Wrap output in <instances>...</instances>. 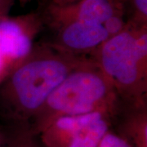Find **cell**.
Wrapping results in <instances>:
<instances>
[{
  "label": "cell",
  "mask_w": 147,
  "mask_h": 147,
  "mask_svg": "<svg viewBox=\"0 0 147 147\" xmlns=\"http://www.w3.org/2000/svg\"><path fill=\"white\" fill-rule=\"evenodd\" d=\"M88 57L67 53L50 42H38L0 84V110L12 125H30L54 89Z\"/></svg>",
  "instance_id": "1"
},
{
  "label": "cell",
  "mask_w": 147,
  "mask_h": 147,
  "mask_svg": "<svg viewBox=\"0 0 147 147\" xmlns=\"http://www.w3.org/2000/svg\"><path fill=\"white\" fill-rule=\"evenodd\" d=\"M121 105L115 88L89 57L54 89L30 127L36 132L60 116L92 112H105L115 118Z\"/></svg>",
  "instance_id": "2"
},
{
  "label": "cell",
  "mask_w": 147,
  "mask_h": 147,
  "mask_svg": "<svg viewBox=\"0 0 147 147\" xmlns=\"http://www.w3.org/2000/svg\"><path fill=\"white\" fill-rule=\"evenodd\" d=\"M90 57L113 85L122 103L147 105V26L126 22Z\"/></svg>",
  "instance_id": "3"
},
{
  "label": "cell",
  "mask_w": 147,
  "mask_h": 147,
  "mask_svg": "<svg viewBox=\"0 0 147 147\" xmlns=\"http://www.w3.org/2000/svg\"><path fill=\"white\" fill-rule=\"evenodd\" d=\"M115 119L105 112L60 116L35 133L42 147H97Z\"/></svg>",
  "instance_id": "4"
},
{
  "label": "cell",
  "mask_w": 147,
  "mask_h": 147,
  "mask_svg": "<svg viewBox=\"0 0 147 147\" xmlns=\"http://www.w3.org/2000/svg\"><path fill=\"white\" fill-rule=\"evenodd\" d=\"M44 27L38 12L0 19V84L30 54Z\"/></svg>",
  "instance_id": "5"
},
{
  "label": "cell",
  "mask_w": 147,
  "mask_h": 147,
  "mask_svg": "<svg viewBox=\"0 0 147 147\" xmlns=\"http://www.w3.org/2000/svg\"><path fill=\"white\" fill-rule=\"evenodd\" d=\"M44 26L50 29L69 21L105 25L114 34L126 25L124 0H75L56 4L48 3L41 13Z\"/></svg>",
  "instance_id": "6"
},
{
  "label": "cell",
  "mask_w": 147,
  "mask_h": 147,
  "mask_svg": "<svg viewBox=\"0 0 147 147\" xmlns=\"http://www.w3.org/2000/svg\"><path fill=\"white\" fill-rule=\"evenodd\" d=\"M51 30L54 33L51 43L67 53L85 57H90L114 35L105 25L84 21H69Z\"/></svg>",
  "instance_id": "7"
},
{
  "label": "cell",
  "mask_w": 147,
  "mask_h": 147,
  "mask_svg": "<svg viewBox=\"0 0 147 147\" xmlns=\"http://www.w3.org/2000/svg\"><path fill=\"white\" fill-rule=\"evenodd\" d=\"M116 131L124 137L131 147H147V105L122 103L114 124Z\"/></svg>",
  "instance_id": "8"
},
{
  "label": "cell",
  "mask_w": 147,
  "mask_h": 147,
  "mask_svg": "<svg viewBox=\"0 0 147 147\" xmlns=\"http://www.w3.org/2000/svg\"><path fill=\"white\" fill-rule=\"evenodd\" d=\"M3 147H42L36 133L29 124L12 125L10 131H5Z\"/></svg>",
  "instance_id": "9"
},
{
  "label": "cell",
  "mask_w": 147,
  "mask_h": 147,
  "mask_svg": "<svg viewBox=\"0 0 147 147\" xmlns=\"http://www.w3.org/2000/svg\"><path fill=\"white\" fill-rule=\"evenodd\" d=\"M126 22L147 26V0H124Z\"/></svg>",
  "instance_id": "10"
},
{
  "label": "cell",
  "mask_w": 147,
  "mask_h": 147,
  "mask_svg": "<svg viewBox=\"0 0 147 147\" xmlns=\"http://www.w3.org/2000/svg\"><path fill=\"white\" fill-rule=\"evenodd\" d=\"M97 147H131L129 142L112 128L106 132Z\"/></svg>",
  "instance_id": "11"
},
{
  "label": "cell",
  "mask_w": 147,
  "mask_h": 147,
  "mask_svg": "<svg viewBox=\"0 0 147 147\" xmlns=\"http://www.w3.org/2000/svg\"><path fill=\"white\" fill-rule=\"evenodd\" d=\"M16 0H0V19L8 16Z\"/></svg>",
  "instance_id": "12"
},
{
  "label": "cell",
  "mask_w": 147,
  "mask_h": 147,
  "mask_svg": "<svg viewBox=\"0 0 147 147\" xmlns=\"http://www.w3.org/2000/svg\"><path fill=\"white\" fill-rule=\"evenodd\" d=\"M75 0H50L49 3H56V4H63V3H67L70 2H74Z\"/></svg>",
  "instance_id": "13"
},
{
  "label": "cell",
  "mask_w": 147,
  "mask_h": 147,
  "mask_svg": "<svg viewBox=\"0 0 147 147\" xmlns=\"http://www.w3.org/2000/svg\"><path fill=\"white\" fill-rule=\"evenodd\" d=\"M18 1H20L21 3H29L30 1H31V0H18Z\"/></svg>",
  "instance_id": "14"
}]
</instances>
